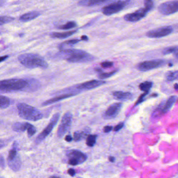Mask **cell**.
Instances as JSON below:
<instances>
[{"label": "cell", "mask_w": 178, "mask_h": 178, "mask_svg": "<svg viewBox=\"0 0 178 178\" xmlns=\"http://www.w3.org/2000/svg\"><path fill=\"white\" fill-rule=\"evenodd\" d=\"M40 86L39 82L35 79H11L0 81V92H3L25 90L35 91Z\"/></svg>", "instance_id": "6da1fadb"}, {"label": "cell", "mask_w": 178, "mask_h": 178, "mask_svg": "<svg viewBox=\"0 0 178 178\" xmlns=\"http://www.w3.org/2000/svg\"><path fill=\"white\" fill-rule=\"evenodd\" d=\"M59 53L60 57L69 63H86L95 60L94 56L81 50L63 49Z\"/></svg>", "instance_id": "7a4b0ae2"}, {"label": "cell", "mask_w": 178, "mask_h": 178, "mask_svg": "<svg viewBox=\"0 0 178 178\" xmlns=\"http://www.w3.org/2000/svg\"><path fill=\"white\" fill-rule=\"evenodd\" d=\"M19 62L27 68H47L48 63L40 55L34 53H25L19 55L18 58Z\"/></svg>", "instance_id": "3957f363"}, {"label": "cell", "mask_w": 178, "mask_h": 178, "mask_svg": "<svg viewBox=\"0 0 178 178\" xmlns=\"http://www.w3.org/2000/svg\"><path fill=\"white\" fill-rule=\"evenodd\" d=\"M17 109L19 116L26 120L37 121L42 119L43 116L40 111L25 103H18L17 106Z\"/></svg>", "instance_id": "277c9868"}, {"label": "cell", "mask_w": 178, "mask_h": 178, "mask_svg": "<svg viewBox=\"0 0 178 178\" xmlns=\"http://www.w3.org/2000/svg\"><path fill=\"white\" fill-rule=\"evenodd\" d=\"M131 0H119L105 6L102 9L103 14L106 16L114 15L123 10L130 4Z\"/></svg>", "instance_id": "5b68a950"}, {"label": "cell", "mask_w": 178, "mask_h": 178, "mask_svg": "<svg viewBox=\"0 0 178 178\" xmlns=\"http://www.w3.org/2000/svg\"><path fill=\"white\" fill-rule=\"evenodd\" d=\"M59 117H60V114L59 113H56L54 114L53 116L52 117L51 119L50 120L49 124L42 131V132L40 134H39L38 136H37L36 139L35 140V143L37 144L40 143L41 141H42L50 134L52 131L53 130L54 127L57 124V122L59 121Z\"/></svg>", "instance_id": "8992f818"}, {"label": "cell", "mask_w": 178, "mask_h": 178, "mask_svg": "<svg viewBox=\"0 0 178 178\" xmlns=\"http://www.w3.org/2000/svg\"><path fill=\"white\" fill-rule=\"evenodd\" d=\"M72 115L70 112H67L65 113L57 130V134L59 138H62L68 131L72 125Z\"/></svg>", "instance_id": "52a82bcc"}, {"label": "cell", "mask_w": 178, "mask_h": 178, "mask_svg": "<svg viewBox=\"0 0 178 178\" xmlns=\"http://www.w3.org/2000/svg\"><path fill=\"white\" fill-rule=\"evenodd\" d=\"M68 163L72 166H77L82 164L87 159V156L84 153L78 150H72L67 154Z\"/></svg>", "instance_id": "ba28073f"}, {"label": "cell", "mask_w": 178, "mask_h": 178, "mask_svg": "<svg viewBox=\"0 0 178 178\" xmlns=\"http://www.w3.org/2000/svg\"><path fill=\"white\" fill-rule=\"evenodd\" d=\"M158 11L163 15H170L178 12V1L165 2L158 7Z\"/></svg>", "instance_id": "9c48e42d"}, {"label": "cell", "mask_w": 178, "mask_h": 178, "mask_svg": "<svg viewBox=\"0 0 178 178\" xmlns=\"http://www.w3.org/2000/svg\"><path fill=\"white\" fill-rule=\"evenodd\" d=\"M165 65V61L163 60H153L139 63L137 65V68L140 71L145 72L155 68H158Z\"/></svg>", "instance_id": "30bf717a"}, {"label": "cell", "mask_w": 178, "mask_h": 178, "mask_svg": "<svg viewBox=\"0 0 178 178\" xmlns=\"http://www.w3.org/2000/svg\"><path fill=\"white\" fill-rule=\"evenodd\" d=\"M13 131L17 132H22L27 131L28 136L31 137L37 132V129L35 126L28 122H16L12 126Z\"/></svg>", "instance_id": "8fae6325"}, {"label": "cell", "mask_w": 178, "mask_h": 178, "mask_svg": "<svg viewBox=\"0 0 178 178\" xmlns=\"http://www.w3.org/2000/svg\"><path fill=\"white\" fill-rule=\"evenodd\" d=\"M173 30L171 26H163L148 31L146 33V36L151 38H160L170 35L173 33Z\"/></svg>", "instance_id": "7c38bea8"}, {"label": "cell", "mask_w": 178, "mask_h": 178, "mask_svg": "<svg viewBox=\"0 0 178 178\" xmlns=\"http://www.w3.org/2000/svg\"><path fill=\"white\" fill-rule=\"evenodd\" d=\"M149 12L145 8L139 9L133 13L125 15L123 17V19L127 22H136L144 18Z\"/></svg>", "instance_id": "4fadbf2b"}, {"label": "cell", "mask_w": 178, "mask_h": 178, "mask_svg": "<svg viewBox=\"0 0 178 178\" xmlns=\"http://www.w3.org/2000/svg\"><path fill=\"white\" fill-rule=\"evenodd\" d=\"M122 106L121 103H115L110 105L105 111L103 117L105 119L107 120L113 119L116 117L120 111Z\"/></svg>", "instance_id": "5bb4252c"}, {"label": "cell", "mask_w": 178, "mask_h": 178, "mask_svg": "<svg viewBox=\"0 0 178 178\" xmlns=\"http://www.w3.org/2000/svg\"><path fill=\"white\" fill-rule=\"evenodd\" d=\"M106 82L99 80H92L78 85L76 88L78 90H90L105 84Z\"/></svg>", "instance_id": "9a60e30c"}, {"label": "cell", "mask_w": 178, "mask_h": 178, "mask_svg": "<svg viewBox=\"0 0 178 178\" xmlns=\"http://www.w3.org/2000/svg\"><path fill=\"white\" fill-rule=\"evenodd\" d=\"M8 164L9 168L14 171H17L20 169L21 167V160L19 155H17L15 157L11 159L8 160Z\"/></svg>", "instance_id": "2e32d148"}, {"label": "cell", "mask_w": 178, "mask_h": 178, "mask_svg": "<svg viewBox=\"0 0 178 178\" xmlns=\"http://www.w3.org/2000/svg\"><path fill=\"white\" fill-rule=\"evenodd\" d=\"M76 94H77V93L64 94V95H62L53 98H52V99H50V100H46V101H45L44 103H43L42 104V106H48V105H51V104L54 103H56V102H58V101H61V100H62L63 99L71 97L73 96L76 95Z\"/></svg>", "instance_id": "e0dca14e"}, {"label": "cell", "mask_w": 178, "mask_h": 178, "mask_svg": "<svg viewBox=\"0 0 178 178\" xmlns=\"http://www.w3.org/2000/svg\"><path fill=\"white\" fill-rule=\"evenodd\" d=\"M110 0H81L78 4L82 6H93L104 3Z\"/></svg>", "instance_id": "ac0fdd59"}, {"label": "cell", "mask_w": 178, "mask_h": 178, "mask_svg": "<svg viewBox=\"0 0 178 178\" xmlns=\"http://www.w3.org/2000/svg\"><path fill=\"white\" fill-rule=\"evenodd\" d=\"M113 95L115 98L122 101H128L133 98V95L129 92H115Z\"/></svg>", "instance_id": "d6986e66"}, {"label": "cell", "mask_w": 178, "mask_h": 178, "mask_svg": "<svg viewBox=\"0 0 178 178\" xmlns=\"http://www.w3.org/2000/svg\"><path fill=\"white\" fill-rule=\"evenodd\" d=\"M40 15V13L38 11H31L25 13L22 15L19 18V20L22 22H29L35 19Z\"/></svg>", "instance_id": "ffe728a7"}, {"label": "cell", "mask_w": 178, "mask_h": 178, "mask_svg": "<svg viewBox=\"0 0 178 178\" xmlns=\"http://www.w3.org/2000/svg\"><path fill=\"white\" fill-rule=\"evenodd\" d=\"M77 32V30H70V31L62 32V33L54 32V33H52L50 34V36L53 38L64 39L70 37L71 36L74 35Z\"/></svg>", "instance_id": "44dd1931"}, {"label": "cell", "mask_w": 178, "mask_h": 178, "mask_svg": "<svg viewBox=\"0 0 178 178\" xmlns=\"http://www.w3.org/2000/svg\"><path fill=\"white\" fill-rule=\"evenodd\" d=\"M178 99V97L175 96H171L169 98V99L167 100L165 104L163 105V108H162V110H161L162 113H166V112H168L170 109L173 106V105H174V103L177 101Z\"/></svg>", "instance_id": "7402d4cb"}, {"label": "cell", "mask_w": 178, "mask_h": 178, "mask_svg": "<svg viewBox=\"0 0 178 178\" xmlns=\"http://www.w3.org/2000/svg\"><path fill=\"white\" fill-rule=\"evenodd\" d=\"M163 54L167 55L169 54H173L174 57H176L178 60V46H173V47H169L166 48L163 51Z\"/></svg>", "instance_id": "603a6c76"}, {"label": "cell", "mask_w": 178, "mask_h": 178, "mask_svg": "<svg viewBox=\"0 0 178 178\" xmlns=\"http://www.w3.org/2000/svg\"><path fill=\"white\" fill-rule=\"evenodd\" d=\"M11 100L4 96L0 95V109L7 108L11 105Z\"/></svg>", "instance_id": "cb8c5ba5"}, {"label": "cell", "mask_w": 178, "mask_h": 178, "mask_svg": "<svg viewBox=\"0 0 178 178\" xmlns=\"http://www.w3.org/2000/svg\"><path fill=\"white\" fill-rule=\"evenodd\" d=\"M80 40H79V39H71V40H69L65 41L64 42L61 43V44H59L58 48L60 50H62L65 48V47L66 45L72 46L74 44H77Z\"/></svg>", "instance_id": "d4e9b609"}, {"label": "cell", "mask_w": 178, "mask_h": 178, "mask_svg": "<svg viewBox=\"0 0 178 178\" xmlns=\"http://www.w3.org/2000/svg\"><path fill=\"white\" fill-rule=\"evenodd\" d=\"M166 78L167 81L173 82L178 78V71H169L166 74Z\"/></svg>", "instance_id": "484cf974"}, {"label": "cell", "mask_w": 178, "mask_h": 178, "mask_svg": "<svg viewBox=\"0 0 178 178\" xmlns=\"http://www.w3.org/2000/svg\"><path fill=\"white\" fill-rule=\"evenodd\" d=\"M76 26H77L76 23L74 21H70L65 25H62L59 26L57 28L62 30H69L76 27Z\"/></svg>", "instance_id": "4316f807"}, {"label": "cell", "mask_w": 178, "mask_h": 178, "mask_svg": "<svg viewBox=\"0 0 178 178\" xmlns=\"http://www.w3.org/2000/svg\"><path fill=\"white\" fill-rule=\"evenodd\" d=\"M153 86V83L151 82H145L143 83L140 84L139 85V88L142 91L145 92H149V90L151 89Z\"/></svg>", "instance_id": "83f0119b"}, {"label": "cell", "mask_w": 178, "mask_h": 178, "mask_svg": "<svg viewBox=\"0 0 178 178\" xmlns=\"http://www.w3.org/2000/svg\"><path fill=\"white\" fill-rule=\"evenodd\" d=\"M97 135H89L86 139V145L89 147H92L96 144Z\"/></svg>", "instance_id": "f1b7e54d"}, {"label": "cell", "mask_w": 178, "mask_h": 178, "mask_svg": "<svg viewBox=\"0 0 178 178\" xmlns=\"http://www.w3.org/2000/svg\"><path fill=\"white\" fill-rule=\"evenodd\" d=\"M14 19H15L13 17L8 16H0V26H2L4 24L11 22Z\"/></svg>", "instance_id": "f546056e"}, {"label": "cell", "mask_w": 178, "mask_h": 178, "mask_svg": "<svg viewBox=\"0 0 178 178\" xmlns=\"http://www.w3.org/2000/svg\"><path fill=\"white\" fill-rule=\"evenodd\" d=\"M86 133L85 132H76L74 134V140L75 141H79L85 138Z\"/></svg>", "instance_id": "4dcf8cb0"}, {"label": "cell", "mask_w": 178, "mask_h": 178, "mask_svg": "<svg viewBox=\"0 0 178 178\" xmlns=\"http://www.w3.org/2000/svg\"><path fill=\"white\" fill-rule=\"evenodd\" d=\"M118 70H115L112 72H109V73H100L99 75V77L101 79H107L109 77H111L114 75L116 72H117Z\"/></svg>", "instance_id": "1f68e13d"}, {"label": "cell", "mask_w": 178, "mask_h": 178, "mask_svg": "<svg viewBox=\"0 0 178 178\" xmlns=\"http://www.w3.org/2000/svg\"><path fill=\"white\" fill-rule=\"evenodd\" d=\"M144 8L150 11L154 7V3L153 0H144Z\"/></svg>", "instance_id": "d6a6232c"}, {"label": "cell", "mask_w": 178, "mask_h": 178, "mask_svg": "<svg viewBox=\"0 0 178 178\" xmlns=\"http://www.w3.org/2000/svg\"><path fill=\"white\" fill-rule=\"evenodd\" d=\"M114 63L110 61H105L101 63V66L103 68H109L113 66Z\"/></svg>", "instance_id": "836d02e7"}, {"label": "cell", "mask_w": 178, "mask_h": 178, "mask_svg": "<svg viewBox=\"0 0 178 178\" xmlns=\"http://www.w3.org/2000/svg\"><path fill=\"white\" fill-rule=\"evenodd\" d=\"M148 93H149V92H145L144 94H143L142 95L140 96V97L139 98V99H138V101L136 102V104H135V106H137V105H139V103H142V102L144 100L145 96L147 95Z\"/></svg>", "instance_id": "e575fe53"}, {"label": "cell", "mask_w": 178, "mask_h": 178, "mask_svg": "<svg viewBox=\"0 0 178 178\" xmlns=\"http://www.w3.org/2000/svg\"><path fill=\"white\" fill-rule=\"evenodd\" d=\"M123 126H124V124H123V122L119 123L118 124H117L116 126L114 127V131H115V132L119 131L123 127Z\"/></svg>", "instance_id": "d590c367"}, {"label": "cell", "mask_w": 178, "mask_h": 178, "mask_svg": "<svg viewBox=\"0 0 178 178\" xmlns=\"http://www.w3.org/2000/svg\"><path fill=\"white\" fill-rule=\"evenodd\" d=\"M0 167L4 169L5 167V161H4V158L3 156L2 155H0Z\"/></svg>", "instance_id": "8d00e7d4"}, {"label": "cell", "mask_w": 178, "mask_h": 178, "mask_svg": "<svg viewBox=\"0 0 178 178\" xmlns=\"http://www.w3.org/2000/svg\"><path fill=\"white\" fill-rule=\"evenodd\" d=\"M113 127L112 126H106L104 127L103 131L105 133H109L110 131L112 130Z\"/></svg>", "instance_id": "74e56055"}, {"label": "cell", "mask_w": 178, "mask_h": 178, "mask_svg": "<svg viewBox=\"0 0 178 178\" xmlns=\"http://www.w3.org/2000/svg\"><path fill=\"white\" fill-rule=\"evenodd\" d=\"M68 173L69 174L70 176H74L76 174V171L74 169H69L68 170Z\"/></svg>", "instance_id": "f35d334b"}, {"label": "cell", "mask_w": 178, "mask_h": 178, "mask_svg": "<svg viewBox=\"0 0 178 178\" xmlns=\"http://www.w3.org/2000/svg\"><path fill=\"white\" fill-rule=\"evenodd\" d=\"M9 58L8 55H4V56H1L0 57V63L2 62L3 61H5L6 60H7Z\"/></svg>", "instance_id": "ab89813d"}, {"label": "cell", "mask_w": 178, "mask_h": 178, "mask_svg": "<svg viewBox=\"0 0 178 178\" xmlns=\"http://www.w3.org/2000/svg\"><path fill=\"white\" fill-rule=\"evenodd\" d=\"M65 140L66 141H68V142H70V141H72V140H73V138H72V136H70V135H67L65 137Z\"/></svg>", "instance_id": "60d3db41"}, {"label": "cell", "mask_w": 178, "mask_h": 178, "mask_svg": "<svg viewBox=\"0 0 178 178\" xmlns=\"http://www.w3.org/2000/svg\"><path fill=\"white\" fill-rule=\"evenodd\" d=\"M81 40L82 41H88V37H87L86 35H83L81 37Z\"/></svg>", "instance_id": "b9f144b4"}, {"label": "cell", "mask_w": 178, "mask_h": 178, "mask_svg": "<svg viewBox=\"0 0 178 178\" xmlns=\"http://www.w3.org/2000/svg\"><path fill=\"white\" fill-rule=\"evenodd\" d=\"M6 0H0V8L4 5Z\"/></svg>", "instance_id": "7bdbcfd3"}, {"label": "cell", "mask_w": 178, "mask_h": 178, "mask_svg": "<svg viewBox=\"0 0 178 178\" xmlns=\"http://www.w3.org/2000/svg\"><path fill=\"white\" fill-rule=\"evenodd\" d=\"M109 161L110 162H115V159L114 158V157H109Z\"/></svg>", "instance_id": "ee69618b"}, {"label": "cell", "mask_w": 178, "mask_h": 178, "mask_svg": "<svg viewBox=\"0 0 178 178\" xmlns=\"http://www.w3.org/2000/svg\"><path fill=\"white\" fill-rule=\"evenodd\" d=\"M174 87L176 90H178V84H176L174 85Z\"/></svg>", "instance_id": "f6af8a7d"}]
</instances>
